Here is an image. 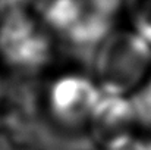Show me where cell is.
Returning a JSON list of instances; mask_svg holds the SVG:
<instances>
[{
	"mask_svg": "<svg viewBox=\"0 0 151 150\" xmlns=\"http://www.w3.org/2000/svg\"><path fill=\"white\" fill-rule=\"evenodd\" d=\"M103 94L93 78L69 74L57 78L49 90V109L65 127L88 125Z\"/></svg>",
	"mask_w": 151,
	"mask_h": 150,
	"instance_id": "7a4b0ae2",
	"label": "cell"
},
{
	"mask_svg": "<svg viewBox=\"0 0 151 150\" xmlns=\"http://www.w3.org/2000/svg\"><path fill=\"white\" fill-rule=\"evenodd\" d=\"M151 47L132 30H116L101 38L94 57V78L106 97H126L147 78Z\"/></svg>",
	"mask_w": 151,
	"mask_h": 150,
	"instance_id": "6da1fadb",
	"label": "cell"
},
{
	"mask_svg": "<svg viewBox=\"0 0 151 150\" xmlns=\"http://www.w3.org/2000/svg\"><path fill=\"white\" fill-rule=\"evenodd\" d=\"M0 51L15 65L41 62L47 56L49 41L38 18L13 9L0 27Z\"/></svg>",
	"mask_w": 151,
	"mask_h": 150,
	"instance_id": "3957f363",
	"label": "cell"
},
{
	"mask_svg": "<svg viewBox=\"0 0 151 150\" xmlns=\"http://www.w3.org/2000/svg\"><path fill=\"white\" fill-rule=\"evenodd\" d=\"M132 31L151 47V0H126Z\"/></svg>",
	"mask_w": 151,
	"mask_h": 150,
	"instance_id": "5b68a950",
	"label": "cell"
},
{
	"mask_svg": "<svg viewBox=\"0 0 151 150\" xmlns=\"http://www.w3.org/2000/svg\"><path fill=\"white\" fill-rule=\"evenodd\" d=\"M3 3H6L7 6H12V7H16V6H21L24 4L27 0H1Z\"/></svg>",
	"mask_w": 151,
	"mask_h": 150,
	"instance_id": "52a82bcc",
	"label": "cell"
},
{
	"mask_svg": "<svg viewBox=\"0 0 151 150\" xmlns=\"http://www.w3.org/2000/svg\"><path fill=\"white\" fill-rule=\"evenodd\" d=\"M135 124V112L126 97L103 96L88 125L99 144L110 150L123 147L129 140Z\"/></svg>",
	"mask_w": 151,
	"mask_h": 150,
	"instance_id": "277c9868",
	"label": "cell"
},
{
	"mask_svg": "<svg viewBox=\"0 0 151 150\" xmlns=\"http://www.w3.org/2000/svg\"><path fill=\"white\" fill-rule=\"evenodd\" d=\"M93 12H96L103 19L114 16L123 6L126 0H85Z\"/></svg>",
	"mask_w": 151,
	"mask_h": 150,
	"instance_id": "8992f818",
	"label": "cell"
}]
</instances>
